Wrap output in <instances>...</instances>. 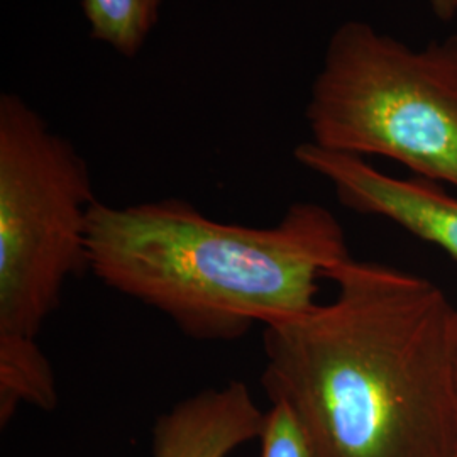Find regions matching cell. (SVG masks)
<instances>
[{
    "label": "cell",
    "instance_id": "cell-1",
    "mask_svg": "<svg viewBox=\"0 0 457 457\" xmlns=\"http://www.w3.org/2000/svg\"><path fill=\"white\" fill-rule=\"evenodd\" d=\"M336 298L262 327V386L317 457H457V311L436 283L347 256Z\"/></svg>",
    "mask_w": 457,
    "mask_h": 457
},
{
    "label": "cell",
    "instance_id": "cell-2",
    "mask_svg": "<svg viewBox=\"0 0 457 457\" xmlns=\"http://www.w3.org/2000/svg\"><path fill=\"white\" fill-rule=\"evenodd\" d=\"M347 256L343 226L315 202L288 205L271 228L219 222L181 198L97 202L87 226L88 271L200 343L311 311L317 279Z\"/></svg>",
    "mask_w": 457,
    "mask_h": 457
},
{
    "label": "cell",
    "instance_id": "cell-3",
    "mask_svg": "<svg viewBox=\"0 0 457 457\" xmlns=\"http://www.w3.org/2000/svg\"><path fill=\"white\" fill-rule=\"evenodd\" d=\"M305 119L317 146L385 156L457 188V34L411 49L345 21L327 43Z\"/></svg>",
    "mask_w": 457,
    "mask_h": 457
},
{
    "label": "cell",
    "instance_id": "cell-4",
    "mask_svg": "<svg viewBox=\"0 0 457 457\" xmlns=\"http://www.w3.org/2000/svg\"><path fill=\"white\" fill-rule=\"evenodd\" d=\"M88 163L26 98L0 96V337L36 341L87 268Z\"/></svg>",
    "mask_w": 457,
    "mask_h": 457
},
{
    "label": "cell",
    "instance_id": "cell-5",
    "mask_svg": "<svg viewBox=\"0 0 457 457\" xmlns=\"http://www.w3.org/2000/svg\"><path fill=\"white\" fill-rule=\"evenodd\" d=\"M295 160L326 179L344 207L388 219L427 243L439 245L457 262V196L424 179H395L360 156L302 143Z\"/></svg>",
    "mask_w": 457,
    "mask_h": 457
},
{
    "label": "cell",
    "instance_id": "cell-6",
    "mask_svg": "<svg viewBox=\"0 0 457 457\" xmlns=\"http://www.w3.org/2000/svg\"><path fill=\"white\" fill-rule=\"evenodd\" d=\"M264 411L243 381L187 396L156 419L151 457H228L260 439Z\"/></svg>",
    "mask_w": 457,
    "mask_h": 457
},
{
    "label": "cell",
    "instance_id": "cell-7",
    "mask_svg": "<svg viewBox=\"0 0 457 457\" xmlns=\"http://www.w3.org/2000/svg\"><path fill=\"white\" fill-rule=\"evenodd\" d=\"M51 411L58 405L56 378L37 341L0 337V425L11 422L19 405Z\"/></svg>",
    "mask_w": 457,
    "mask_h": 457
},
{
    "label": "cell",
    "instance_id": "cell-8",
    "mask_svg": "<svg viewBox=\"0 0 457 457\" xmlns=\"http://www.w3.org/2000/svg\"><path fill=\"white\" fill-rule=\"evenodd\" d=\"M164 0H80L94 41L122 58H136L156 29Z\"/></svg>",
    "mask_w": 457,
    "mask_h": 457
},
{
    "label": "cell",
    "instance_id": "cell-9",
    "mask_svg": "<svg viewBox=\"0 0 457 457\" xmlns=\"http://www.w3.org/2000/svg\"><path fill=\"white\" fill-rule=\"evenodd\" d=\"M260 457H317L311 437L294 410L283 402H271L264 411Z\"/></svg>",
    "mask_w": 457,
    "mask_h": 457
},
{
    "label": "cell",
    "instance_id": "cell-10",
    "mask_svg": "<svg viewBox=\"0 0 457 457\" xmlns=\"http://www.w3.org/2000/svg\"><path fill=\"white\" fill-rule=\"evenodd\" d=\"M434 16L441 21H451L457 16V0H428Z\"/></svg>",
    "mask_w": 457,
    "mask_h": 457
},
{
    "label": "cell",
    "instance_id": "cell-11",
    "mask_svg": "<svg viewBox=\"0 0 457 457\" xmlns=\"http://www.w3.org/2000/svg\"><path fill=\"white\" fill-rule=\"evenodd\" d=\"M456 381H457V322H456Z\"/></svg>",
    "mask_w": 457,
    "mask_h": 457
}]
</instances>
